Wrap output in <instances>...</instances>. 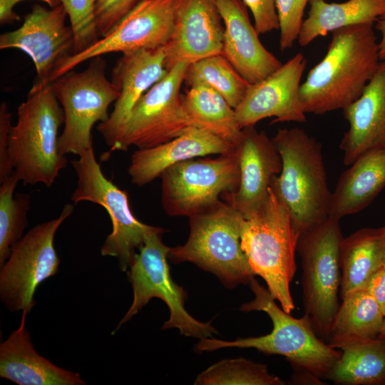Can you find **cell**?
<instances>
[{"label": "cell", "mask_w": 385, "mask_h": 385, "mask_svg": "<svg viewBox=\"0 0 385 385\" xmlns=\"http://www.w3.org/2000/svg\"><path fill=\"white\" fill-rule=\"evenodd\" d=\"M224 24L222 54L250 84L272 73L282 63L259 39L242 0H217Z\"/></svg>", "instance_id": "cell-20"}, {"label": "cell", "mask_w": 385, "mask_h": 385, "mask_svg": "<svg viewBox=\"0 0 385 385\" xmlns=\"http://www.w3.org/2000/svg\"><path fill=\"white\" fill-rule=\"evenodd\" d=\"M254 18V26L260 34L279 29L276 0H242Z\"/></svg>", "instance_id": "cell-36"}, {"label": "cell", "mask_w": 385, "mask_h": 385, "mask_svg": "<svg viewBox=\"0 0 385 385\" xmlns=\"http://www.w3.org/2000/svg\"><path fill=\"white\" fill-rule=\"evenodd\" d=\"M249 285L255 298L243 304L245 312L262 311L271 319L272 331L263 336L237 338L224 341L212 337L202 338L195 345L197 353L212 351L222 348H253L265 354L284 356L294 370H303L325 379L329 371L341 355V350L329 346L319 338L305 314L299 319L293 317L278 307L269 290L255 277Z\"/></svg>", "instance_id": "cell-2"}, {"label": "cell", "mask_w": 385, "mask_h": 385, "mask_svg": "<svg viewBox=\"0 0 385 385\" xmlns=\"http://www.w3.org/2000/svg\"><path fill=\"white\" fill-rule=\"evenodd\" d=\"M11 126V113L6 102L2 101L0 106V183L14 173L8 155L9 136Z\"/></svg>", "instance_id": "cell-37"}, {"label": "cell", "mask_w": 385, "mask_h": 385, "mask_svg": "<svg viewBox=\"0 0 385 385\" xmlns=\"http://www.w3.org/2000/svg\"><path fill=\"white\" fill-rule=\"evenodd\" d=\"M373 25H354L332 32L324 56L301 85L305 113L343 110L361 96L381 61Z\"/></svg>", "instance_id": "cell-1"}, {"label": "cell", "mask_w": 385, "mask_h": 385, "mask_svg": "<svg viewBox=\"0 0 385 385\" xmlns=\"http://www.w3.org/2000/svg\"><path fill=\"white\" fill-rule=\"evenodd\" d=\"M240 180L236 192L225 194L226 202L246 219L265 202L274 178L282 168L280 154L272 140L255 125L242 128L237 146Z\"/></svg>", "instance_id": "cell-19"}, {"label": "cell", "mask_w": 385, "mask_h": 385, "mask_svg": "<svg viewBox=\"0 0 385 385\" xmlns=\"http://www.w3.org/2000/svg\"><path fill=\"white\" fill-rule=\"evenodd\" d=\"M78 159L71 161L77 175V185L71 195L73 205L89 201L102 206L112 222V231L101 248L103 256L115 257L120 269L126 272L132 265L136 250L143 245L147 235L163 227L139 221L132 213L128 194L102 172L93 146L83 151Z\"/></svg>", "instance_id": "cell-10"}, {"label": "cell", "mask_w": 385, "mask_h": 385, "mask_svg": "<svg viewBox=\"0 0 385 385\" xmlns=\"http://www.w3.org/2000/svg\"><path fill=\"white\" fill-rule=\"evenodd\" d=\"M67 17L61 4L50 9L35 4L21 27L1 34V49L21 50L34 63L36 76L29 92L48 86L57 65L73 53L75 36L66 25Z\"/></svg>", "instance_id": "cell-15"}, {"label": "cell", "mask_w": 385, "mask_h": 385, "mask_svg": "<svg viewBox=\"0 0 385 385\" xmlns=\"http://www.w3.org/2000/svg\"><path fill=\"white\" fill-rule=\"evenodd\" d=\"M194 384L197 385H284L279 377L270 374L266 364L245 358L227 359L200 372Z\"/></svg>", "instance_id": "cell-32"}, {"label": "cell", "mask_w": 385, "mask_h": 385, "mask_svg": "<svg viewBox=\"0 0 385 385\" xmlns=\"http://www.w3.org/2000/svg\"><path fill=\"white\" fill-rule=\"evenodd\" d=\"M341 351L326 379L339 385H385V338L367 340Z\"/></svg>", "instance_id": "cell-29"}, {"label": "cell", "mask_w": 385, "mask_h": 385, "mask_svg": "<svg viewBox=\"0 0 385 385\" xmlns=\"http://www.w3.org/2000/svg\"><path fill=\"white\" fill-rule=\"evenodd\" d=\"M309 0H276L279 19V48H291L298 39L304 21V9Z\"/></svg>", "instance_id": "cell-34"}, {"label": "cell", "mask_w": 385, "mask_h": 385, "mask_svg": "<svg viewBox=\"0 0 385 385\" xmlns=\"http://www.w3.org/2000/svg\"><path fill=\"white\" fill-rule=\"evenodd\" d=\"M282 163L271 188L287 208L300 234L329 216L332 192L322 145L299 128H279L272 138Z\"/></svg>", "instance_id": "cell-3"}, {"label": "cell", "mask_w": 385, "mask_h": 385, "mask_svg": "<svg viewBox=\"0 0 385 385\" xmlns=\"http://www.w3.org/2000/svg\"><path fill=\"white\" fill-rule=\"evenodd\" d=\"M375 28L381 34L379 43L380 60H385V14L381 16L375 22Z\"/></svg>", "instance_id": "cell-41"}, {"label": "cell", "mask_w": 385, "mask_h": 385, "mask_svg": "<svg viewBox=\"0 0 385 385\" xmlns=\"http://www.w3.org/2000/svg\"><path fill=\"white\" fill-rule=\"evenodd\" d=\"M177 2L178 0H141L106 36L84 51L62 60L54 69L50 84L96 56L163 47L173 32Z\"/></svg>", "instance_id": "cell-14"}, {"label": "cell", "mask_w": 385, "mask_h": 385, "mask_svg": "<svg viewBox=\"0 0 385 385\" xmlns=\"http://www.w3.org/2000/svg\"><path fill=\"white\" fill-rule=\"evenodd\" d=\"M364 289L376 301L385 317V265L373 274Z\"/></svg>", "instance_id": "cell-38"}, {"label": "cell", "mask_w": 385, "mask_h": 385, "mask_svg": "<svg viewBox=\"0 0 385 385\" xmlns=\"http://www.w3.org/2000/svg\"><path fill=\"white\" fill-rule=\"evenodd\" d=\"M28 312L0 344V376L19 385H83L78 373L57 366L34 349L26 327Z\"/></svg>", "instance_id": "cell-23"}, {"label": "cell", "mask_w": 385, "mask_h": 385, "mask_svg": "<svg viewBox=\"0 0 385 385\" xmlns=\"http://www.w3.org/2000/svg\"><path fill=\"white\" fill-rule=\"evenodd\" d=\"M160 178L161 202L167 215L190 217L203 212L220 201V195L237 191L240 180L237 147L215 158L177 163Z\"/></svg>", "instance_id": "cell-11"}, {"label": "cell", "mask_w": 385, "mask_h": 385, "mask_svg": "<svg viewBox=\"0 0 385 385\" xmlns=\"http://www.w3.org/2000/svg\"><path fill=\"white\" fill-rule=\"evenodd\" d=\"M140 1L98 0L96 4L95 16L99 37L106 36Z\"/></svg>", "instance_id": "cell-35"}, {"label": "cell", "mask_w": 385, "mask_h": 385, "mask_svg": "<svg viewBox=\"0 0 385 385\" xmlns=\"http://www.w3.org/2000/svg\"><path fill=\"white\" fill-rule=\"evenodd\" d=\"M385 225L359 230L343 237L339 245L342 300L364 289L370 278L384 265Z\"/></svg>", "instance_id": "cell-25"}, {"label": "cell", "mask_w": 385, "mask_h": 385, "mask_svg": "<svg viewBox=\"0 0 385 385\" xmlns=\"http://www.w3.org/2000/svg\"><path fill=\"white\" fill-rule=\"evenodd\" d=\"M98 0H60L64 7L75 36L73 54L81 52L99 38L95 9Z\"/></svg>", "instance_id": "cell-33"}, {"label": "cell", "mask_w": 385, "mask_h": 385, "mask_svg": "<svg viewBox=\"0 0 385 385\" xmlns=\"http://www.w3.org/2000/svg\"><path fill=\"white\" fill-rule=\"evenodd\" d=\"M384 265H385V260H384Z\"/></svg>", "instance_id": "cell-43"}, {"label": "cell", "mask_w": 385, "mask_h": 385, "mask_svg": "<svg viewBox=\"0 0 385 385\" xmlns=\"http://www.w3.org/2000/svg\"><path fill=\"white\" fill-rule=\"evenodd\" d=\"M343 113L349 125L339 143L345 165L367 150L385 147V60L379 62L361 96Z\"/></svg>", "instance_id": "cell-21"}, {"label": "cell", "mask_w": 385, "mask_h": 385, "mask_svg": "<svg viewBox=\"0 0 385 385\" xmlns=\"http://www.w3.org/2000/svg\"><path fill=\"white\" fill-rule=\"evenodd\" d=\"M64 123L62 107L50 85L29 92L17 109V121L9 136L8 155L24 185L51 187L67 166L58 148V130Z\"/></svg>", "instance_id": "cell-4"}, {"label": "cell", "mask_w": 385, "mask_h": 385, "mask_svg": "<svg viewBox=\"0 0 385 385\" xmlns=\"http://www.w3.org/2000/svg\"><path fill=\"white\" fill-rule=\"evenodd\" d=\"M339 220L329 216L300 234L297 247L302 267L304 314L325 342L340 305L339 245L343 235Z\"/></svg>", "instance_id": "cell-7"}, {"label": "cell", "mask_w": 385, "mask_h": 385, "mask_svg": "<svg viewBox=\"0 0 385 385\" xmlns=\"http://www.w3.org/2000/svg\"><path fill=\"white\" fill-rule=\"evenodd\" d=\"M242 220L230 204L220 200L189 217L188 239L183 245L170 247L168 259L175 264L192 262L215 274L229 289L249 284L255 274L241 247Z\"/></svg>", "instance_id": "cell-6"}, {"label": "cell", "mask_w": 385, "mask_h": 385, "mask_svg": "<svg viewBox=\"0 0 385 385\" xmlns=\"http://www.w3.org/2000/svg\"><path fill=\"white\" fill-rule=\"evenodd\" d=\"M379 337L385 338V317H384V322H383Z\"/></svg>", "instance_id": "cell-42"}, {"label": "cell", "mask_w": 385, "mask_h": 385, "mask_svg": "<svg viewBox=\"0 0 385 385\" xmlns=\"http://www.w3.org/2000/svg\"><path fill=\"white\" fill-rule=\"evenodd\" d=\"M188 65L178 63L143 95L110 151H126L132 145L153 148L175 138L192 125L180 93Z\"/></svg>", "instance_id": "cell-13"}, {"label": "cell", "mask_w": 385, "mask_h": 385, "mask_svg": "<svg viewBox=\"0 0 385 385\" xmlns=\"http://www.w3.org/2000/svg\"><path fill=\"white\" fill-rule=\"evenodd\" d=\"M73 205L66 204L58 217L36 225L12 247L0 272L1 299L11 311L29 314L36 304L34 296L38 285L58 272L60 259L54 237Z\"/></svg>", "instance_id": "cell-12"}, {"label": "cell", "mask_w": 385, "mask_h": 385, "mask_svg": "<svg viewBox=\"0 0 385 385\" xmlns=\"http://www.w3.org/2000/svg\"><path fill=\"white\" fill-rule=\"evenodd\" d=\"M19 177L14 173L0 183V266L9 257L12 247L22 237L27 226L31 205L28 193H14Z\"/></svg>", "instance_id": "cell-31"}, {"label": "cell", "mask_w": 385, "mask_h": 385, "mask_svg": "<svg viewBox=\"0 0 385 385\" xmlns=\"http://www.w3.org/2000/svg\"><path fill=\"white\" fill-rule=\"evenodd\" d=\"M235 148L205 129L190 125L168 142L135 150L131 155L128 173L133 184L142 187L160 178L167 168L177 163L228 153Z\"/></svg>", "instance_id": "cell-22"}, {"label": "cell", "mask_w": 385, "mask_h": 385, "mask_svg": "<svg viewBox=\"0 0 385 385\" xmlns=\"http://www.w3.org/2000/svg\"><path fill=\"white\" fill-rule=\"evenodd\" d=\"M165 231L163 228L149 233L135 255L128 270V278L133 287V302L112 334L154 297L162 299L170 311L163 329L177 328L181 334L200 339L217 334L210 322L198 321L185 308L188 295L172 278L168 261L170 247L162 240V234Z\"/></svg>", "instance_id": "cell-9"}, {"label": "cell", "mask_w": 385, "mask_h": 385, "mask_svg": "<svg viewBox=\"0 0 385 385\" xmlns=\"http://www.w3.org/2000/svg\"><path fill=\"white\" fill-rule=\"evenodd\" d=\"M299 237L287 208L271 187L264 205L242 220V249L255 274L265 280L272 296L289 314L294 309L290 283L297 270Z\"/></svg>", "instance_id": "cell-5"}, {"label": "cell", "mask_w": 385, "mask_h": 385, "mask_svg": "<svg viewBox=\"0 0 385 385\" xmlns=\"http://www.w3.org/2000/svg\"><path fill=\"white\" fill-rule=\"evenodd\" d=\"M24 0H0V23L1 25L12 24L21 20V17L14 11L15 6ZM47 4L50 8L61 4L60 0H38Z\"/></svg>", "instance_id": "cell-39"}, {"label": "cell", "mask_w": 385, "mask_h": 385, "mask_svg": "<svg viewBox=\"0 0 385 385\" xmlns=\"http://www.w3.org/2000/svg\"><path fill=\"white\" fill-rule=\"evenodd\" d=\"M106 68L102 56H96L83 71L73 69L50 84L64 114L63 129L58 136L59 151L63 155H79L93 147V125L109 118V106L120 91L108 79Z\"/></svg>", "instance_id": "cell-8"}, {"label": "cell", "mask_w": 385, "mask_h": 385, "mask_svg": "<svg viewBox=\"0 0 385 385\" xmlns=\"http://www.w3.org/2000/svg\"><path fill=\"white\" fill-rule=\"evenodd\" d=\"M184 108L193 126L205 129L237 147L242 135L235 109L217 91L202 84L182 94Z\"/></svg>", "instance_id": "cell-28"}, {"label": "cell", "mask_w": 385, "mask_h": 385, "mask_svg": "<svg viewBox=\"0 0 385 385\" xmlns=\"http://www.w3.org/2000/svg\"><path fill=\"white\" fill-rule=\"evenodd\" d=\"M384 315L365 290L356 291L344 299L334 316L326 341L336 349L379 337Z\"/></svg>", "instance_id": "cell-27"}, {"label": "cell", "mask_w": 385, "mask_h": 385, "mask_svg": "<svg viewBox=\"0 0 385 385\" xmlns=\"http://www.w3.org/2000/svg\"><path fill=\"white\" fill-rule=\"evenodd\" d=\"M309 3L308 16L302 23L297 39L301 46L339 29L374 24L385 14V0H348L341 3L309 0Z\"/></svg>", "instance_id": "cell-26"}, {"label": "cell", "mask_w": 385, "mask_h": 385, "mask_svg": "<svg viewBox=\"0 0 385 385\" xmlns=\"http://www.w3.org/2000/svg\"><path fill=\"white\" fill-rule=\"evenodd\" d=\"M307 60L299 53L265 78L250 84L243 99L235 108L240 127L255 125L274 117L272 124L306 121L300 98L302 77Z\"/></svg>", "instance_id": "cell-16"}, {"label": "cell", "mask_w": 385, "mask_h": 385, "mask_svg": "<svg viewBox=\"0 0 385 385\" xmlns=\"http://www.w3.org/2000/svg\"><path fill=\"white\" fill-rule=\"evenodd\" d=\"M165 59L162 47L123 53L116 61L112 69L111 81L120 95L108 119L97 126L110 150L139 99L168 74Z\"/></svg>", "instance_id": "cell-18"}, {"label": "cell", "mask_w": 385, "mask_h": 385, "mask_svg": "<svg viewBox=\"0 0 385 385\" xmlns=\"http://www.w3.org/2000/svg\"><path fill=\"white\" fill-rule=\"evenodd\" d=\"M332 192L329 216L340 220L366 207L385 187V147L359 155Z\"/></svg>", "instance_id": "cell-24"}, {"label": "cell", "mask_w": 385, "mask_h": 385, "mask_svg": "<svg viewBox=\"0 0 385 385\" xmlns=\"http://www.w3.org/2000/svg\"><path fill=\"white\" fill-rule=\"evenodd\" d=\"M292 382L294 384H324L322 379L303 370H294Z\"/></svg>", "instance_id": "cell-40"}, {"label": "cell", "mask_w": 385, "mask_h": 385, "mask_svg": "<svg viewBox=\"0 0 385 385\" xmlns=\"http://www.w3.org/2000/svg\"><path fill=\"white\" fill-rule=\"evenodd\" d=\"M217 0H178L175 25L163 46L165 68L222 53L224 24Z\"/></svg>", "instance_id": "cell-17"}, {"label": "cell", "mask_w": 385, "mask_h": 385, "mask_svg": "<svg viewBox=\"0 0 385 385\" xmlns=\"http://www.w3.org/2000/svg\"><path fill=\"white\" fill-rule=\"evenodd\" d=\"M184 83L188 88L202 84L213 88L234 109L240 103L250 86L221 53L190 63Z\"/></svg>", "instance_id": "cell-30"}]
</instances>
